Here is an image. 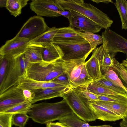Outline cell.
<instances>
[{"label":"cell","instance_id":"cell-1","mask_svg":"<svg viewBox=\"0 0 127 127\" xmlns=\"http://www.w3.org/2000/svg\"><path fill=\"white\" fill-rule=\"evenodd\" d=\"M74 112L66 100L54 103L42 102L32 104L27 114L34 122L41 124L58 120Z\"/></svg>","mask_w":127,"mask_h":127},{"label":"cell","instance_id":"cell-2","mask_svg":"<svg viewBox=\"0 0 127 127\" xmlns=\"http://www.w3.org/2000/svg\"><path fill=\"white\" fill-rule=\"evenodd\" d=\"M63 10L73 11L90 18L102 29L109 28L113 21L103 12L83 0H55Z\"/></svg>","mask_w":127,"mask_h":127},{"label":"cell","instance_id":"cell-3","mask_svg":"<svg viewBox=\"0 0 127 127\" xmlns=\"http://www.w3.org/2000/svg\"><path fill=\"white\" fill-rule=\"evenodd\" d=\"M64 61L61 59L55 61L29 63L25 76L40 81L50 82L65 72Z\"/></svg>","mask_w":127,"mask_h":127},{"label":"cell","instance_id":"cell-4","mask_svg":"<svg viewBox=\"0 0 127 127\" xmlns=\"http://www.w3.org/2000/svg\"><path fill=\"white\" fill-rule=\"evenodd\" d=\"M29 63L25 59L24 53L16 58L8 60L4 78L0 85V95L18 85L19 78L25 75Z\"/></svg>","mask_w":127,"mask_h":127},{"label":"cell","instance_id":"cell-5","mask_svg":"<svg viewBox=\"0 0 127 127\" xmlns=\"http://www.w3.org/2000/svg\"><path fill=\"white\" fill-rule=\"evenodd\" d=\"M85 59L64 61L65 73L72 88L83 87L93 81L89 75Z\"/></svg>","mask_w":127,"mask_h":127},{"label":"cell","instance_id":"cell-6","mask_svg":"<svg viewBox=\"0 0 127 127\" xmlns=\"http://www.w3.org/2000/svg\"><path fill=\"white\" fill-rule=\"evenodd\" d=\"M63 97L66 100L73 112L84 121L91 122L97 119L90 106L89 101L82 97L74 88L65 94Z\"/></svg>","mask_w":127,"mask_h":127},{"label":"cell","instance_id":"cell-7","mask_svg":"<svg viewBox=\"0 0 127 127\" xmlns=\"http://www.w3.org/2000/svg\"><path fill=\"white\" fill-rule=\"evenodd\" d=\"M62 53L64 61L85 59L94 50L87 41L80 43L59 42L53 43Z\"/></svg>","mask_w":127,"mask_h":127},{"label":"cell","instance_id":"cell-8","mask_svg":"<svg viewBox=\"0 0 127 127\" xmlns=\"http://www.w3.org/2000/svg\"><path fill=\"white\" fill-rule=\"evenodd\" d=\"M49 28L42 17L34 16L30 17L26 21L15 36L26 38L30 41L43 33Z\"/></svg>","mask_w":127,"mask_h":127},{"label":"cell","instance_id":"cell-9","mask_svg":"<svg viewBox=\"0 0 127 127\" xmlns=\"http://www.w3.org/2000/svg\"><path fill=\"white\" fill-rule=\"evenodd\" d=\"M102 45L104 49L114 56L118 52L127 56V39L111 30L107 29L102 32Z\"/></svg>","mask_w":127,"mask_h":127},{"label":"cell","instance_id":"cell-10","mask_svg":"<svg viewBox=\"0 0 127 127\" xmlns=\"http://www.w3.org/2000/svg\"><path fill=\"white\" fill-rule=\"evenodd\" d=\"M30 41L15 36L7 40L0 48V55L8 60L16 58L24 53Z\"/></svg>","mask_w":127,"mask_h":127},{"label":"cell","instance_id":"cell-11","mask_svg":"<svg viewBox=\"0 0 127 127\" xmlns=\"http://www.w3.org/2000/svg\"><path fill=\"white\" fill-rule=\"evenodd\" d=\"M27 100L23 93V90L14 87L0 95V113L5 111Z\"/></svg>","mask_w":127,"mask_h":127},{"label":"cell","instance_id":"cell-12","mask_svg":"<svg viewBox=\"0 0 127 127\" xmlns=\"http://www.w3.org/2000/svg\"><path fill=\"white\" fill-rule=\"evenodd\" d=\"M29 4L31 10L41 17H57L61 15L57 12L63 10L55 0H32Z\"/></svg>","mask_w":127,"mask_h":127},{"label":"cell","instance_id":"cell-13","mask_svg":"<svg viewBox=\"0 0 127 127\" xmlns=\"http://www.w3.org/2000/svg\"><path fill=\"white\" fill-rule=\"evenodd\" d=\"M69 11L71 12V16L68 20L69 26L75 29L95 33L99 32L102 29L101 26L88 17L75 11Z\"/></svg>","mask_w":127,"mask_h":127},{"label":"cell","instance_id":"cell-14","mask_svg":"<svg viewBox=\"0 0 127 127\" xmlns=\"http://www.w3.org/2000/svg\"><path fill=\"white\" fill-rule=\"evenodd\" d=\"M72 88L66 86L47 88L32 91L34 96L31 103L33 104L41 100L49 99L58 97H63Z\"/></svg>","mask_w":127,"mask_h":127},{"label":"cell","instance_id":"cell-15","mask_svg":"<svg viewBox=\"0 0 127 127\" xmlns=\"http://www.w3.org/2000/svg\"><path fill=\"white\" fill-rule=\"evenodd\" d=\"M86 41L77 32L76 30L69 26L59 28L54 38L53 43H80Z\"/></svg>","mask_w":127,"mask_h":127},{"label":"cell","instance_id":"cell-16","mask_svg":"<svg viewBox=\"0 0 127 127\" xmlns=\"http://www.w3.org/2000/svg\"><path fill=\"white\" fill-rule=\"evenodd\" d=\"M65 86L51 82H44L36 81L29 78L25 76L19 78L17 87L23 90H30L47 88Z\"/></svg>","mask_w":127,"mask_h":127},{"label":"cell","instance_id":"cell-17","mask_svg":"<svg viewBox=\"0 0 127 127\" xmlns=\"http://www.w3.org/2000/svg\"><path fill=\"white\" fill-rule=\"evenodd\" d=\"M93 51L99 61L102 75L112 68L114 64V56L104 49L102 44Z\"/></svg>","mask_w":127,"mask_h":127},{"label":"cell","instance_id":"cell-18","mask_svg":"<svg viewBox=\"0 0 127 127\" xmlns=\"http://www.w3.org/2000/svg\"><path fill=\"white\" fill-rule=\"evenodd\" d=\"M89 103L97 119L103 121H115L122 118L103 107L93 102Z\"/></svg>","mask_w":127,"mask_h":127},{"label":"cell","instance_id":"cell-19","mask_svg":"<svg viewBox=\"0 0 127 127\" xmlns=\"http://www.w3.org/2000/svg\"><path fill=\"white\" fill-rule=\"evenodd\" d=\"M59 28L55 27L49 28L43 33L30 41L29 45H35L43 47L47 46L53 43L54 38Z\"/></svg>","mask_w":127,"mask_h":127},{"label":"cell","instance_id":"cell-20","mask_svg":"<svg viewBox=\"0 0 127 127\" xmlns=\"http://www.w3.org/2000/svg\"><path fill=\"white\" fill-rule=\"evenodd\" d=\"M92 52L91 56L85 64L89 75L94 81L100 78L102 75L99 61L94 53Z\"/></svg>","mask_w":127,"mask_h":127},{"label":"cell","instance_id":"cell-21","mask_svg":"<svg viewBox=\"0 0 127 127\" xmlns=\"http://www.w3.org/2000/svg\"><path fill=\"white\" fill-rule=\"evenodd\" d=\"M43 48L36 45H29L24 53L25 59L29 63H36L43 61Z\"/></svg>","mask_w":127,"mask_h":127},{"label":"cell","instance_id":"cell-22","mask_svg":"<svg viewBox=\"0 0 127 127\" xmlns=\"http://www.w3.org/2000/svg\"><path fill=\"white\" fill-rule=\"evenodd\" d=\"M92 102L107 108L122 118L127 112V104L99 100Z\"/></svg>","mask_w":127,"mask_h":127},{"label":"cell","instance_id":"cell-23","mask_svg":"<svg viewBox=\"0 0 127 127\" xmlns=\"http://www.w3.org/2000/svg\"><path fill=\"white\" fill-rule=\"evenodd\" d=\"M62 57L60 49L53 43L43 48V57L44 61L53 62L61 59Z\"/></svg>","mask_w":127,"mask_h":127},{"label":"cell","instance_id":"cell-24","mask_svg":"<svg viewBox=\"0 0 127 127\" xmlns=\"http://www.w3.org/2000/svg\"><path fill=\"white\" fill-rule=\"evenodd\" d=\"M59 122L69 127H88L89 124L78 117L74 112L66 115L58 120Z\"/></svg>","mask_w":127,"mask_h":127},{"label":"cell","instance_id":"cell-25","mask_svg":"<svg viewBox=\"0 0 127 127\" xmlns=\"http://www.w3.org/2000/svg\"><path fill=\"white\" fill-rule=\"evenodd\" d=\"M94 94L100 95H125L103 87L93 81L83 87Z\"/></svg>","mask_w":127,"mask_h":127},{"label":"cell","instance_id":"cell-26","mask_svg":"<svg viewBox=\"0 0 127 127\" xmlns=\"http://www.w3.org/2000/svg\"><path fill=\"white\" fill-rule=\"evenodd\" d=\"M76 30L79 34L89 42L93 49H94L97 46L103 43L102 36L90 32H83Z\"/></svg>","mask_w":127,"mask_h":127},{"label":"cell","instance_id":"cell-27","mask_svg":"<svg viewBox=\"0 0 127 127\" xmlns=\"http://www.w3.org/2000/svg\"><path fill=\"white\" fill-rule=\"evenodd\" d=\"M114 4L120 15L122 29L127 30V1L117 0Z\"/></svg>","mask_w":127,"mask_h":127},{"label":"cell","instance_id":"cell-28","mask_svg":"<svg viewBox=\"0 0 127 127\" xmlns=\"http://www.w3.org/2000/svg\"><path fill=\"white\" fill-rule=\"evenodd\" d=\"M23 8L20 0H7L6 8L13 16L16 17L20 15Z\"/></svg>","mask_w":127,"mask_h":127},{"label":"cell","instance_id":"cell-29","mask_svg":"<svg viewBox=\"0 0 127 127\" xmlns=\"http://www.w3.org/2000/svg\"><path fill=\"white\" fill-rule=\"evenodd\" d=\"M98 100L127 104V94L125 95H97Z\"/></svg>","mask_w":127,"mask_h":127},{"label":"cell","instance_id":"cell-30","mask_svg":"<svg viewBox=\"0 0 127 127\" xmlns=\"http://www.w3.org/2000/svg\"><path fill=\"white\" fill-rule=\"evenodd\" d=\"M102 75L114 84L123 89L127 93V88L123 84L117 73L112 68Z\"/></svg>","mask_w":127,"mask_h":127},{"label":"cell","instance_id":"cell-31","mask_svg":"<svg viewBox=\"0 0 127 127\" xmlns=\"http://www.w3.org/2000/svg\"><path fill=\"white\" fill-rule=\"evenodd\" d=\"M94 81L103 87L113 90L119 93L125 94L127 93L124 90L114 84L103 75L100 78Z\"/></svg>","mask_w":127,"mask_h":127},{"label":"cell","instance_id":"cell-32","mask_svg":"<svg viewBox=\"0 0 127 127\" xmlns=\"http://www.w3.org/2000/svg\"><path fill=\"white\" fill-rule=\"evenodd\" d=\"M32 104L30 102L27 101L2 113H11L13 114L19 113L27 114L29 109Z\"/></svg>","mask_w":127,"mask_h":127},{"label":"cell","instance_id":"cell-33","mask_svg":"<svg viewBox=\"0 0 127 127\" xmlns=\"http://www.w3.org/2000/svg\"><path fill=\"white\" fill-rule=\"evenodd\" d=\"M114 64L112 69L127 85V69L114 58Z\"/></svg>","mask_w":127,"mask_h":127},{"label":"cell","instance_id":"cell-34","mask_svg":"<svg viewBox=\"0 0 127 127\" xmlns=\"http://www.w3.org/2000/svg\"><path fill=\"white\" fill-rule=\"evenodd\" d=\"M29 118L26 113L14 114L12 118V124L19 127H24Z\"/></svg>","mask_w":127,"mask_h":127},{"label":"cell","instance_id":"cell-35","mask_svg":"<svg viewBox=\"0 0 127 127\" xmlns=\"http://www.w3.org/2000/svg\"><path fill=\"white\" fill-rule=\"evenodd\" d=\"M82 97L90 102H94L98 100L96 95L83 87L73 88Z\"/></svg>","mask_w":127,"mask_h":127},{"label":"cell","instance_id":"cell-36","mask_svg":"<svg viewBox=\"0 0 127 127\" xmlns=\"http://www.w3.org/2000/svg\"><path fill=\"white\" fill-rule=\"evenodd\" d=\"M13 115L11 113H0V126L2 127H12Z\"/></svg>","mask_w":127,"mask_h":127},{"label":"cell","instance_id":"cell-37","mask_svg":"<svg viewBox=\"0 0 127 127\" xmlns=\"http://www.w3.org/2000/svg\"><path fill=\"white\" fill-rule=\"evenodd\" d=\"M8 60L0 56V85L4 78L7 67Z\"/></svg>","mask_w":127,"mask_h":127},{"label":"cell","instance_id":"cell-38","mask_svg":"<svg viewBox=\"0 0 127 127\" xmlns=\"http://www.w3.org/2000/svg\"><path fill=\"white\" fill-rule=\"evenodd\" d=\"M50 82L60 84L64 86L71 87L67 75L65 72Z\"/></svg>","mask_w":127,"mask_h":127},{"label":"cell","instance_id":"cell-39","mask_svg":"<svg viewBox=\"0 0 127 127\" xmlns=\"http://www.w3.org/2000/svg\"><path fill=\"white\" fill-rule=\"evenodd\" d=\"M23 93L26 99L30 102L34 96V93L32 90L26 89L23 90Z\"/></svg>","mask_w":127,"mask_h":127},{"label":"cell","instance_id":"cell-40","mask_svg":"<svg viewBox=\"0 0 127 127\" xmlns=\"http://www.w3.org/2000/svg\"><path fill=\"white\" fill-rule=\"evenodd\" d=\"M46 125L47 127H69L59 122L55 123L49 122L46 123Z\"/></svg>","mask_w":127,"mask_h":127},{"label":"cell","instance_id":"cell-41","mask_svg":"<svg viewBox=\"0 0 127 127\" xmlns=\"http://www.w3.org/2000/svg\"><path fill=\"white\" fill-rule=\"evenodd\" d=\"M57 12L60 14L61 15L67 18L68 20L69 19L71 16V12L69 11H66L62 10L58 11Z\"/></svg>","mask_w":127,"mask_h":127},{"label":"cell","instance_id":"cell-42","mask_svg":"<svg viewBox=\"0 0 127 127\" xmlns=\"http://www.w3.org/2000/svg\"><path fill=\"white\" fill-rule=\"evenodd\" d=\"M122 119L120 123V126L121 127H127V117L124 116Z\"/></svg>","mask_w":127,"mask_h":127},{"label":"cell","instance_id":"cell-43","mask_svg":"<svg viewBox=\"0 0 127 127\" xmlns=\"http://www.w3.org/2000/svg\"><path fill=\"white\" fill-rule=\"evenodd\" d=\"M93 2H95L97 3L100 2H103L108 4L110 2L113 3V1L111 0H91Z\"/></svg>","mask_w":127,"mask_h":127},{"label":"cell","instance_id":"cell-44","mask_svg":"<svg viewBox=\"0 0 127 127\" xmlns=\"http://www.w3.org/2000/svg\"><path fill=\"white\" fill-rule=\"evenodd\" d=\"M7 0H0V6L1 7H6L7 5Z\"/></svg>","mask_w":127,"mask_h":127},{"label":"cell","instance_id":"cell-45","mask_svg":"<svg viewBox=\"0 0 127 127\" xmlns=\"http://www.w3.org/2000/svg\"><path fill=\"white\" fill-rule=\"evenodd\" d=\"M121 63L127 69V58L126 60H123Z\"/></svg>","mask_w":127,"mask_h":127},{"label":"cell","instance_id":"cell-46","mask_svg":"<svg viewBox=\"0 0 127 127\" xmlns=\"http://www.w3.org/2000/svg\"><path fill=\"white\" fill-rule=\"evenodd\" d=\"M92 127H113L109 125H103L92 126Z\"/></svg>","mask_w":127,"mask_h":127},{"label":"cell","instance_id":"cell-47","mask_svg":"<svg viewBox=\"0 0 127 127\" xmlns=\"http://www.w3.org/2000/svg\"><path fill=\"white\" fill-rule=\"evenodd\" d=\"M125 117H127V112L126 113V114L125 115Z\"/></svg>","mask_w":127,"mask_h":127},{"label":"cell","instance_id":"cell-48","mask_svg":"<svg viewBox=\"0 0 127 127\" xmlns=\"http://www.w3.org/2000/svg\"><path fill=\"white\" fill-rule=\"evenodd\" d=\"M92 127V126H89V127Z\"/></svg>","mask_w":127,"mask_h":127}]
</instances>
